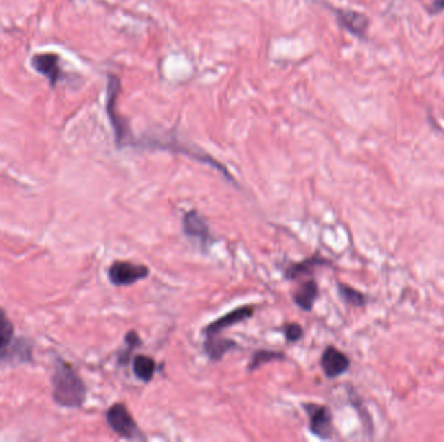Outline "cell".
Wrapping results in <instances>:
<instances>
[{
    "label": "cell",
    "mask_w": 444,
    "mask_h": 442,
    "mask_svg": "<svg viewBox=\"0 0 444 442\" xmlns=\"http://www.w3.org/2000/svg\"><path fill=\"white\" fill-rule=\"evenodd\" d=\"M54 399L64 408H80L86 398V386L80 375L67 362L58 361L52 376Z\"/></svg>",
    "instance_id": "obj_1"
},
{
    "label": "cell",
    "mask_w": 444,
    "mask_h": 442,
    "mask_svg": "<svg viewBox=\"0 0 444 442\" xmlns=\"http://www.w3.org/2000/svg\"><path fill=\"white\" fill-rule=\"evenodd\" d=\"M121 90V83L116 75H108L107 86V115L111 121V125L115 132L117 147H125L131 143V131L126 121L117 112V97Z\"/></svg>",
    "instance_id": "obj_2"
},
{
    "label": "cell",
    "mask_w": 444,
    "mask_h": 442,
    "mask_svg": "<svg viewBox=\"0 0 444 442\" xmlns=\"http://www.w3.org/2000/svg\"><path fill=\"white\" fill-rule=\"evenodd\" d=\"M105 417L108 426L116 432L118 436L124 439H144L142 436L138 424L135 423V420L124 404H115L113 406H111L108 408Z\"/></svg>",
    "instance_id": "obj_3"
},
{
    "label": "cell",
    "mask_w": 444,
    "mask_h": 442,
    "mask_svg": "<svg viewBox=\"0 0 444 442\" xmlns=\"http://www.w3.org/2000/svg\"><path fill=\"white\" fill-rule=\"evenodd\" d=\"M150 275V268L144 265H135L131 262L117 261L108 270V278L115 286H131Z\"/></svg>",
    "instance_id": "obj_4"
},
{
    "label": "cell",
    "mask_w": 444,
    "mask_h": 442,
    "mask_svg": "<svg viewBox=\"0 0 444 442\" xmlns=\"http://www.w3.org/2000/svg\"><path fill=\"white\" fill-rule=\"evenodd\" d=\"M304 408L309 417V430L322 439L327 440L333 436V417L329 408L317 404H305Z\"/></svg>",
    "instance_id": "obj_5"
},
{
    "label": "cell",
    "mask_w": 444,
    "mask_h": 442,
    "mask_svg": "<svg viewBox=\"0 0 444 442\" xmlns=\"http://www.w3.org/2000/svg\"><path fill=\"white\" fill-rule=\"evenodd\" d=\"M322 370L329 379L338 377L350 367L348 357L334 347H327L321 357Z\"/></svg>",
    "instance_id": "obj_6"
},
{
    "label": "cell",
    "mask_w": 444,
    "mask_h": 442,
    "mask_svg": "<svg viewBox=\"0 0 444 442\" xmlns=\"http://www.w3.org/2000/svg\"><path fill=\"white\" fill-rule=\"evenodd\" d=\"M184 233L188 237L198 240L200 244L207 245L210 243V230L207 224L195 210H190L184 216L182 220Z\"/></svg>",
    "instance_id": "obj_7"
},
{
    "label": "cell",
    "mask_w": 444,
    "mask_h": 442,
    "mask_svg": "<svg viewBox=\"0 0 444 442\" xmlns=\"http://www.w3.org/2000/svg\"><path fill=\"white\" fill-rule=\"evenodd\" d=\"M32 65L39 74L46 77L52 87L56 86L61 77L60 58L55 54H38L32 58Z\"/></svg>",
    "instance_id": "obj_8"
},
{
    "label": "cell",
    "mask_w": 444,
    "mask_h": 442,
    "mask_svg": "<svg viewBox=\"0 0 444 442\" xmlns=\"http://www.w3.org/2000/svg\"><path fill=\"white\" fill-rule=\"evenodd\" d=\"M252 315H254V309L252 307H249V306L238 307V309H235L233 312H230V313L223 315L221 318H219L217 321L212 322L210 325H208V326L204 328V334L206 335H217V334H220L223 329H226L227 327L238 325V323H241L243 321L249 319Z\"/></svg>",
    "instance_id": "obj_9"
},
{
    "label": "cell",
    "mask_w": 444,
    "mask_h": 442,
    "mask_svg": "<svg viewBox=\"0 0 444 442\" xmlns=\"http://www.w3.org/2000/svg\"><path fill=\"white\" fill-rule=\"evenodd\" d=\"M338 23L350 32L351 34L364 38L366 34L369 21L362 13L351 10H335Z\"/></svg>",
    "instance_id": "obj_10"
},
{
    "label": "cell",
    "mask_w": 444,
    "mask_h": 442,
    "mask_svg": "<svg viewBox=\"0 0 444 442\" xmlns=\"http://www.w3.org/2000/svg\"><path fill=\"white\" fill-rule=\"evenodd\" d=\"M317 296H318L317 283L315 280H307L303 286L299 287L298 291L295 292L293 301L300 309H303L305 312H311L315 305Z\"/></svg>",
    "instance_id": "obj_11"
},
{
    "label": "cell",
    "mask_w": 444,
    "mask_h": 442,
    "mask_svg": "<svg viewBox=\"0 0 444 442\" xmlns=\"http://www.w3.org/2000/svg\"><path fill=\"white\" fill-rule=\"evenodd\" d=\"M236 347V344L226 338H214L213 335H207V340L204 342V350L207 356L213 361H220L222 357Z\"/></svg>",
    "instance_id": "obj_12"
},
{
    "label": "cell",
    "mask_w": 444,
    "mask_h": 442,
    "mask_svg": "<svg viewBox=\"0 0 444 442\" xmlns=\"http://www.w3.org/2000/svg\"><path fill=\"white\" fill-rule=\"evenodd\" d=\"M133 371L140 380L144 382V383H148V382H151L153 373L156 371V363L151 357L140 354V356H137L133 361Z\"/></svg>",
    "instance_id": "obj_13"
},
{
    "label": "cell",
    "mask_w": 444,
    "mask_h": 442,
    "mask_svg": "<svg viewBox=\"0 0 444 442\" xmlns=\"http://www.w3.org/2000/svg\"><path fill=\"white\" fill-rule=\"evenodd\" d=\"M285 354L283 353H277V351H270V350H260L256 351L255 356L252 357L251 363L248 366L249 371H255L258 367L267 364L269 362L283 361Z\"/></svg>",
    "instance_id": "obj_14"
},
{
    "label": "cell",
    "mask_w": 444,
    "mask_h": 442,
    "mask_svg": "<svg viewBox=\"0 0 444 442\" xmlns=\"http://www.w3.org/2000/svg\"><path fill=\"white\" fill-rule=\"evenodd\" d=\"M14 335V328L5 312L0 307V351L7 349Z\"/></svg>",
    "instance_id": "obj_15"
},
{
    "label": "cell",
    "mask_w": 444,
    "mask_h": 442,
    "mask_svg": "<svg viewBox=\"0 0 444 442\" xmlns=\"http://www.w3.org/2000/svg\"><path fill=\"white\" fill-rule=\"evenodd\" d=\"M320 262H325V261L320 259L318 257H313V258H309V259L303 261L300 264L292 265L291 268L286 271V278L287 279H295V278L305 275V274L311 272V270L315 268V266H317Z\"/></svg>",
    "instance_id": "obj_16"
},
{
    "label": "cell",
    "mask_w": 444,
    "mask_h": 442,
    "mask_svg": "<svg viewBox=\"0 0 444 442\" xmlns=\"http://www.w3.org/2000/svg\"><path fill=\"white\" fill-rule=\"evenodd\" d=\"M339 294L346 303L353 305V306H362L365 303L364 296L360 292L351 288L348 286H344V284H339Z\"/></svg>",
    "instance_id": "obj_17"
},
{
    "label": "cell",
    "mask_w": 444,
    "mask_h": 442,
    "mask_svg": "<svg viewBox=\"0 0 444 442\" xmlns=\"http://www.w3.org/2000/svg\"><path fill=\"white\" fill-rule=\"evenodd\" d=\"M126 344L129 345L128 350L124 354H120V357H118V362L121 364H126L128 363L129 356H130L131 350L134 349V347H137V345H140V338H138V335H137L135 331H130L128 335H126Z\"/></svg>",
    "instance_id": "obj_18"
},
{
    "label": "cell",
    "mask_w": 444,
    "mask_h": 442,
    "mask_svg": "<svg viewBox=\"0 0 444 442\" xmlns=\"http://www.w3.org/2000/svg\"><path fill=\"white\" fill-rule=\"evenodd\" d=\"M303 328L298 323H287L285 326V336L289 342H296L303 338Z\"/></svg>",
    "instance_id": "obj_19"
}]
</instances>
